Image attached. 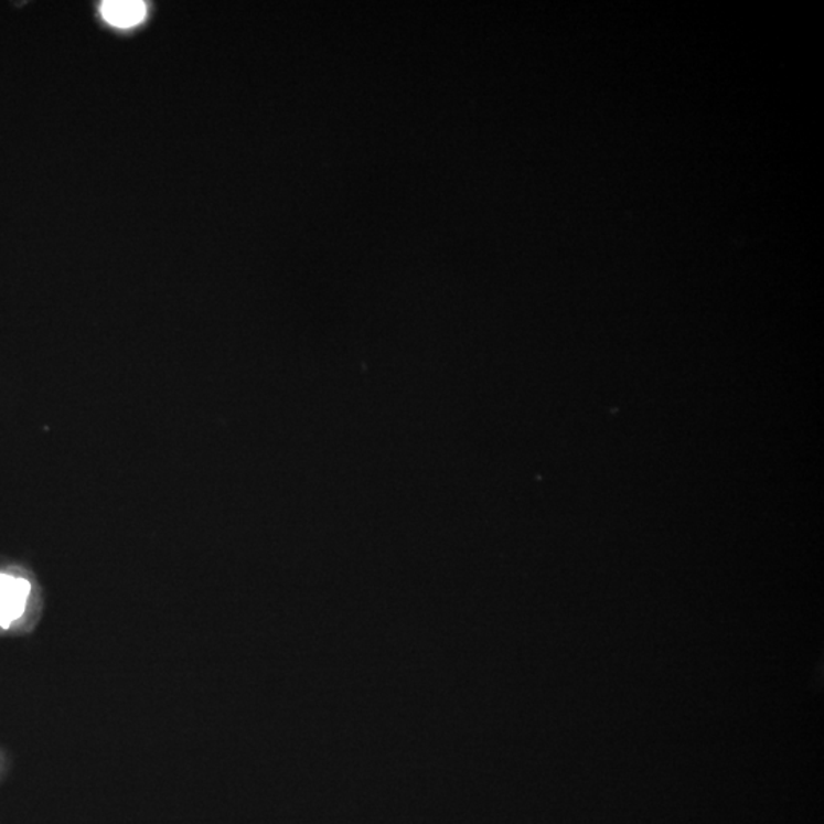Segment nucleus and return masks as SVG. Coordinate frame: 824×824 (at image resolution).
I'll use <instances>...</instances> for the list:
<instances>
[{"instance_id": "nucleus-2", "label": "nucleus", "mask_w": 824, "mask_h": 824, "mask_svg": "<svg viewBox=\"0 0 824 824\" xmlns=\"http://www.w3.org/2000/svg\"><path fill=\"white\" fill-rule=\"evenodd\" d=\"M103 18L118 28L137 26L146 19L147 7L139 0H109L101 6Z\"/></svg>"}, {"instance_id": "nucleus-1", "label": "nucleus", "mask_w": 824, "mask_h": 824, "mask_svg": "<svg viewBox=\"0 0 824 824\" xmlns=\"http://www.w3.org/2000/svg\"><path fill=\"white\" fill-rule=\"evenodd\" d=\"M31 585L25 579L0 572V628H8L25 612Z\"/></svg>"}]
</instances>
